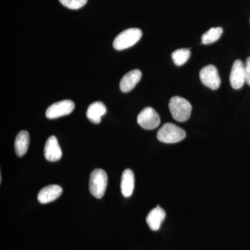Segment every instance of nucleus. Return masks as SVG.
<instances>
[{
    "label": "nucleus",
    "instance_id": "1",
    "mask_svg": "<svg viewBox=\"0 0 250 250\" xmlns=\"http://www.w3.org/2000/svg\"><path fill=\"white\" fill-rule=\"evenodd\" d=\"M169 109L172 118L178 122L187 121L191 115L192 106L187 100L179 96L170 99Z\"/></svg>",
    "mask_w": 250,
    "mask_h": 250
},
{
    "label": "nucleus",
    "instance_id": "2",
    "mask_svg": "<svg viewBox=\"0 0 250 250\" xmlns=\"http://www.w3.org/2000/svg\"><path fill=\"white\" fill-rule=\"evenodd\" d=\"M143 36L142 31L138 28H131L123 31L114 39L113 46L116 50H123L136 45Z\"/></svg>",
    "mask_w": 250,
    "mask_h": 250
},
{
    "label": "nucleus",
    "instance_id": "3",
    "mask_svg": "<svg viewBox=\"0 0 250 250\" xmlns=\"http://www.w3.org/2000/svg\"><path fill=\"white\" fill-rule=\"evenodd\" d=\"M187 133L183 129L172 123H167L163 125L158 131L157 139L161 143H176L183 141Z\"/></svg>",
    "mask_w": 250,
    "mask_h": 250
},
{
    "label": "nucleus",
    "instance_id": "4",
    "mask_svg": "<svg viewBox=\"0 0 250 250\" xmlns=\"http://www.w3.org/2000/svg\"><path fill=\"white\" fill-rule=\"evenodd\" d=\"M107 184V174L103 169H95L90 174L89 190L94 197L102 198L106 192Z\"/></svg>",
    "mask_w": 250,
    "mask_h": 250
},
{
    "label": "nucleus",
    "instance_id": "5",
    "mask_svg": "<svg viewBox=\"0 0 250 250\" xmlns=\"http://www.w3.org/2000/svg\"><path fill=\"white\" fill-rule=\"evenodd\" d=\"M137 123L143 129H154L160 125V116L154 108L146 107L140 112Z\"/></svg>",
    "mask_w": 250,
    "mask_h": 250
},
{
    "label": "nucleus",
    "instance_id": "6",
    "mask_svg": "<svg viewBox=\"0 0 250 250\" xmlns=\"http://www.w3.org/2000/svg\"><path fill=\"white\" fill-rule=\"evenodd\" d=\"M75 103L71 100H65L50 105L46 111V117L48 119H56L60 117L67 116L73 111Z\"/></svg>",
    "mask_w": 250,
    "mask_h": 250
},
{
    "label": "nucleus",
    "instance_id": "7",
    "mask_svg": "<svg viewBox=\"0 0 250 250\" xmlns=\"http://www.w3.org/2000/svg\"><path fill=\"white\" fill-rule=\"evenodd\" d=\"M200 79L202 83L211 90H217L221 83L216 67L208 65L204 67L200 72Z\"/></svg>",
    "mask_w": 250,
    "mask_h": 250
},
{
    "label": "nucleus",
    "instance_id": "8",
    "mask_svg": "<svg viewBox=\"0 0 250 250\" xmlns=\"http://www.w3.org/2000/svg\"><path fill=\"white\" fill-rule=\"evenodd\" d=\"M230 84L233 89H240L246 83L245 64L241 60L235 61L229 77Z\"/></svg>",
    "mask_w": 250,
    "mask_h": 250
},
{
    "label": "nucleus",
    "instance_id": "9",
    "mask_svg": "<svg viewBox=\"0 0 250 250\" xmlns=\"http://www.w3.org/2000/svg\"><path fill=\"white\" fill-rule=\"evenodd\" d=\"M44 155H45V159L50 162H55V161L62 159V149H61L58 141L55 136H50L46 141L45 149H44Z\"/></svg>",
    "mask_w": 250,
    "mask_h": 250
},
{
    "label": "nucleus",
    "instance_id": "10",
    "mask_svg": "<svg viewBox=\"0 0 250 250\" xmlns=\"http://www.w3.org/2000/svg\"><path fill=\"white\" fill-rule=\"evenodd\" d=\"M142 78V72L140 70H133L123 76L120 82V88L123 93H128L137 85Z\"/></svg>",
    "mask_w": 250,
    "mask_h": 250
},
{
    "label": "nucleus",
    "instance_id": "11",
    "mask_svg": "<svg viewBox=\"0 0 250 250\" xmlns=\"http://www.w3.org/2000/svg\"><path fill=\"white\" fill-rule=\"evenodd\" d=\"M62 192V188L59 185L47 186L41 189L38 195V200L41 204H47L53 202L60 197Z\"/></svg>",
    "mask_w": 250,
    "mask_h": 250
},
{
    "label": "nucleus",
    "instance_id": "12",
    "mask_svg": "<svg viewBox=\"0 0 250 250\" xmlns=\"http://www.w3.org/2000/svg\"><path fill=\"white\" fill-rule=\"evenodd\" d=\"M166 215L165 210L161 208L160 206L157 205L156 208L151 210L146 218L149 228L152 231H158L161 228V224L165 220Z\"/></svg>",
    "mask_w": 250,
    "mask_h": 250
},
{
    "label": "nucleus",
    "instance_id": "13",
    "mask_svg": "<svg viewBox=\"0 0 250 250\" xmlns=\"http://www.w3.org/2000/svg\"><path fill=\"white\" fill-rule=\"evenodd\" d=\"M134 174L131 169H126L122 174L121 188L123 196L129 197L134 189Z\"/></svg>",
    "mask_w": 250,
    "mask_h": 250
},
{
    "label": "nucleus",
    "instance_id": "14",
    "mask_svg": "<svg viewBox=\"0 0 250 250\" xmlns=\"http://www.w3.org/2000/svg\"><path fill=\"white\" fill-rule=\"evenodd\" d=\"M106 108L101 102H95L88 106L86 116L94 124H99L101 122L102 117L106 114Z\"/></svg>",
    "mask_w": 250,
    "mask_h": 250
},
{
    "label": "nucleus",
    "instance_id": "15",
    "mask_svg": "<svg viewBox=\"0 0 250 250\" xmlns=\"http://www.w3.org/2000/svg\"><path fill=\"white\" fill-rule=\"evenodd\" d=\"M30 138L27 131H21L18 133L15 141V151L19 157H22L27 153L29 148Z\"/></svg>",
    "mask_w": 250,
    "mask_h": 250
},
{
    "label": "nucleus",
    "instance_id": "16",
    "mask_svg": "<svg viewBox=\"0 0 250 250\" xmlns=\"http://www.w3.org/2000/svg\"><path fill=\"white\" fill-rule=\"evenodd\" d=\"M223 29L221 27H213L207 31L202 36V43L205 45L216 42L223 34Z\"/></svg>",
    "mask_w": 250,
    "mask_h": 250
},
{
    "label": "nucleus",
    "instance_id": "17",
    "mask_svg": "<svg viewBox=\"0 0 250 250\" xmlns=\"http://www.w3.org/2000/svg\"><path fill=\"white\" fill-rule=\"evenodd\" d=\"M190 49H178L172 54V59L177 66H182L188 62L190 57Z\"/></svg>",
    "mask_w": 250,
    "mask_h": 250
},
{
    "label": "nucleus",
    "instance_id": "18",
    "mask_svg": "<svg viewBox=\"0 0 250 250\" xmlns=\"http://www.w3.org/2000/svg\"><path fill=\"white\" fill-rule=\"evenodd\" d=\"M65 7L72 10L80 9L85 6L88 0H59Z\"/></svg>",
    "mask_w": 250,
    "mask_h": 250
},
{
    "label": "nucleus",
    "instance_id": "19",
    "mask_svg": "<svg viewBox=\"0 0 250 250\" xmlns=\"http://www.w3.org/2000/svg\"><path fill=\"white\" fill-rule=\"evenodd\" d=\"M245 69H246V83L250 85V57L246 59Z\"/></svg>",
    "mask_w": 250,
    "mask_h": 250
}]
</instances>
